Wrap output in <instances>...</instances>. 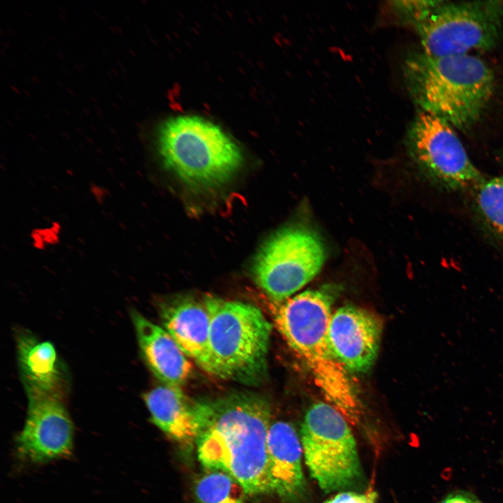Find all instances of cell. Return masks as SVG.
Listing matches in <instances>:
<instances>
[{
  "instance_id": "cell-20",
  "label": "cell",
  "mask_w": 503,
  "mask_h": 503,
  "mask_svg": "<svg viewBox=\"0 0 503 503\" xmlns=\"http://www.w3.org/2000/svg\"><path fill=\"white\" fill-rule=\"evenodd\" d=\"M377 494L370 490L364 493L343 492L338 493L323 503H376Z\"/></svg>"
},
{
  "instance_id": "cell-9",
  "label": "cell",
  "mask_w": 503,
  "mask_h": 503,
  "mask_svg": "<svg viewBox=\"0 0 503 503\" xmlns=\"http://www.w3.org/2000/svg\"><path fill=\"white\" fill-rule=\"evenodd\" d=\"M407 140L416 162L442 188L465 190L482 182L454 128L442 119L420 111L409 128Z\"/></svg>"
},
{
  "instance_id": "cell-11",
  "label": "cell",
  "mask_w": 503,
  "mask_h": 503,
  "mask_svg": "<svg viewBox=\"0 0 503 503\" xmlns=\"http://www.w3.org/2000/svg\"><path fill=\"white\" fill-rule=\"evenodd\" d=\"M382 325L372 313L347 305L333 314L328 338L333 356L349 372L368 371L377 359Z\"/></svg>"
},
{
  "instance_id": "cell-4",
  "label": "cell",
  "mask_w": 503,
  "mask_h": 503,
  "mask_svg": "<svg viewBox=\"0 0 503 503\" xmlns=\"http://www.w3.org/2000/svg\"><path fill=\"white\" fill-rule=\"evenodd\" d=\"M203 302L210 321L206 372L247 385L261 383L267 376L272 329L261 310L210 295Z\"/></svg>"
},
{
  "instance_id": "cell-24",
  "label": "cell",
  "mask_w": 503,
  "mask_h": 503,
  "mask_svg": "<svg viewBox=\"0 0 503 503\" xmlns=\"http://www.w3.org/2000/svg\"><path fill=\"white\" fill-rule=\"evenodd\" d=\"M502 459H503V456H502Z\"/></svg>"
},
{
  "instance_id": "cell-23",
  "label": "cell",
  "mask_w": 503,
  "mask_h": 503,
  "mask_svg": "<svg viewBox=\"0 0 503 503\" xmlns=\"http://www.w3.org/2000/svg\"><path fill=\"white\" fill-rule=\"evenodd\" d=\"M478 503H481V502H479Z\"/></svg>"
},
{
  "instance_id": "cell-6",
  "label": "cell",
  "mask_w": 503,
  "mask_h": 503,
  "mask_svg": "<svg viewBox=\"0 0 503 503\" xmlns=\"http://www.w3.org/2000/svg\"><path fill=\"white\" fill-rule=\"evenodd\" d=\"M300 436L305 464L322 490L347 489L360 481L356 440L346 418L333 405H312L304 417Z\"/></svg>"
},
{
  "instance_id": "cell-3",
  "label": "cell",
  "mask_w": 503,
  "mask_h": 503,
  "mask_svg": "<svg viewBox=\"0 0 503 503\" xmlns=\"http://www.w3.org/2000/svg\"><path fill=\"white\" fill-rule=\"evenodd\" d=\"M407 89L420 111L465 131L480 119L495 87L493 71L469 54L432 56L421 51L403 65Z\"/></svg>"
},
{
  "instance_id": "cell-1",
  "label": "cell",
  "mask_w": 503,
  "mask_h": 503,
  "mask_svg": "<svg viewBox=\"0 0 503 503\" xmlns=\"http://www.w3.org/2000/svg\"><path fill=\"white\" fill-rule=\"evenodd\" d=\"M271 414L268 400L254 393L213 400L211 416L196 442L201 465L230 474L247 495L272 493L267 447Z\"/></svg>"
},
{
  "instance_id": "cell-8",
  "label": "cell",
  "mask_w": 503,
  "mask_h": 503,
  "mask_svg": "<svg viewBox=\"0 0 503 503\" xmlns=\"http://www.w3.org/2000/svg\"><path fill=\"white\" fill-rule=\"evenodd\" d=\"M325 249L319 235L303 226L285 227L265 242L252 266L254 279L275 302H283L321 269Z\"/></svg>"
},
{
  "instance_id": "cell-5",
  "label": "cell",
  "mask_w": 503,
  "mask_h": 503,
  "mask_svg": "<svg viewBox=\"0 0 503 503\" xmlns=\"http://www.w3.org/2000/svg\"><path fill=\"white\" fill-rule=\"evenodd\" d=\"M157 148L165 166L184 183L213 188L240 168L238 145L218 125L195 115L170 117L159 127Z\"/></svg>"
},
{
  "instance_id": "cell-16",
  "label": "cell",
  "mask_w": 503,
  "mask_h": 503,
  "mask_svg": "<svg viewBox=\"0 0 503 503\" xmlns=\"http://www.w3.org/2000/svg\"><path fill=\"white\" fill-rule=\"evenodd\" d=\"M17 358L25 389L63 395L64 373L52 344L39 341L28 331L17 336Z\"/></svg>"
},
{
  "instance_id": "cell-7",
  "label": "cell",
  "mask_w": 503,
  "mask_h": 503,
  "mask_svg": "<svg viewBox=\"0 0 503 503\" xmlns=\"http://www.w3.org/2000/svg\"><path fill=\"white\" fill-rule=\"evenodd\" d=\"M422 52L469 54L495 46L503 29V1H442L415 25Z\"/></svg>"
},
{
  "instance_id": "cell-21",
  "label": "cell",
  "mask_w": 503,
  "mask_h": 503,
  "mask_svg": "<svg viewBox=\"0 0 503 503\" xmlns=\"http://www.w3.org/2000/svg\"><path fill=\"white\" fill-rule=\"evenodd\" d=\"M479 501L472 494L465 492L451 493L442 503H478Z\"/></svg>"
},
{
  "instance_id": "cell-15",
  "label": "cell",
  "mask_w": 503,
  "mask_h": 503,
  "mask_svg": "<svg viewBox=\"0 0 503 503\" xmlns=\"http://www.w3.org/2000/svg\"><path fill=\"white\" fill-rule=\"evenodd\" d=\"M138 345L147 365L163 384L180 387L193 366L169 333L136 310L131 312Z\"/></svg>"
},
{
  "instance_id": "cell-18",
  "label": "cell",
  "mask_w": 503,
  "mask_h": 503,
  "mask_svg": "<svg viewBox=\"0 0 503 503\" xmlns=\"http://www.w3.org/2000/svg\"><path fill=\"white\" fill-rule=\"evenodd\" d=\"M198 503H245L247 495L232 476L220 470H209L198 478L194 486Z\"/></svg>"
},
{
  "instance_id": "cell-12",
  "label": "cell",
  "mask_w": 503,
  "mask_h": 503,
  "mask_svg": "<svg viewBox=\"0 0 503 503\" xmlns=\"http://www.w3.org/2000/svg\"><path fill=\"white\" fill-rule=\"evenodd\" d=\"M152 422L173 440L191 448L212 412V401L192 399L180 387L161 385L145 393Z\"/></svg>"
},
{
  "instance_id": "cell-10",
  "label": "cell",
  "mask_w": 503,
  "mask_h": 503,
  "mask_svg": "<svg viewBox=\"0 0 503 503\" xmlns=\"http://www.w3.org/2000/svg\"><path fill=\"white\" fill-rule=\"evenodd\" d=\"M26 421L15 438L17 458L32 464L66 458L73 447V425L62 394L25 389Z\"/></svg>"
},
{
  "instance_id": "cell-19",
  "label": "cell",
  "mask_w": 503,
  "mask_h": 503,
  "mask_svg": "<svg viewBox=\"0 0 503 503\" xmlns=\"http://www.w3.org/2000/svg\"><path fill=\"white\" fill-rule=\"evenodd\" d=\"M443 1L402 0L391 1L394 11L403 20L414 25L423 20Z\"/></svg>"
},
{
  "instance_id": "cell-22",
  "label": "cell",
  "mask_w": 503,
  "mask_h": 503,
  "mask_svg": "<svg viewBox=\"0 0 503 503\" xmlns=\"http://www.w3.org/2000/svg\"><path fill=\"white\" fill-rule=\"evenodd\" d=\"M500 156L502 162H503V150L501 152Z\"/></svg>"
},
{
  "instance_id": "cell-17",
  "label": "cell",
  "mask_w": 503,
  "mask_h": 503,
  "mask_svg": "<svg viewBox=\"0 0 503 503\" xmlns=\"http://www.w3.org/2000/svg\"><path fill=\"white\" fill-rule=\"evenodd\" d=\"M474 203L483 228L503 245V176L483 180L476 188Z\"/></svg>"
},
{
  "instance_id": "cell-2",
  "label": "cell",
  "mask_w": 503,
  "mask_h": 503,
  "mask_svg": "<svg viewBox=\"0 0 503 503\" xmlns=\"http://www.w3.org/2000/svg\"><path fill=\"white\" fill-rule=\"evenodd\" d=\"M335 291L323 288L302 292L275 302L270 310L275 325L302 359L331 405L351 423L359 421L362 407L348 372L333 354L328 338Z\"/></svg>"
},
{
  "instance_id": "cell-14",
  "label": "cell",
  "mask_w": 503,
  "mask_h": 503,
  "mask_svg": "<svg viewBox=\"0 0 503 503\" xmlns=\"http://www.w3.org/2000/svg\"><path fill=\"white\" fill-rule=\"evenodd\" d=\"M159 311L163 328L183 353L206 371L210 321L203 300L179 296L161 302Z\"/></svg>"
},
{
  "instance_id": "cell-13",
  "label": "cell",
  "mask_w": 503,
  "mask_h": 503,
  "mask_svg": "<svg viewBox=\"0 0 503 503\" xmlns=\"http://www.w3.org/2000/svg\"><path fill=\"white\" fill-rule=\"evenodd\" d=\"M268 475L272 491L284 503L298 502L306 491L301 441L292 425L271 423L268 440Z\"/></svg>"
}]
</instances>
